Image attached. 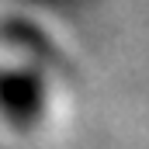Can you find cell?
Listing matches in <instances>:
<instances>
[{
  "label": "cell",
  "instance_id": "cell-1",
  "mask_svg": "<svg viewBox=\"0 0 149 149\" xmlns=\"http://www.w3.org/2000/svg\"><path fill=\"white\" fill-rule=\"evenodd\" d=\"M42 111H45V94L35 73H21V70L0 73V114L14 128L21 132L35 128Z\"/></svg>",
  "mask_w": 149,
  "mask_h": 149
}]
</instances>
